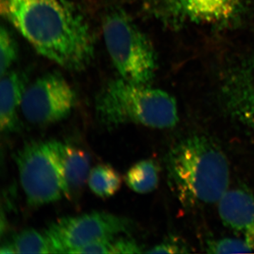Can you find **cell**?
<instances>
[{
    "label": "cell",
    "mask_w": 254,
    "mask_h": 254,
    "mask_svg": "<svg viewBox=\"0 0 254 254\" xmlns=\"http://www.w3.org/2000/svg\"><path fill=\"white\" fill-rule=\"evenodd\" d=\"M15 160L30 206H42L66 196V185L51 141L26 143Z\"/></svg>",
    "instance_id": "5"
},
{
    "label": "cell",
    "mask_w": 254,
    "mask_h": 254,
    "mask_svg": "<svg viewBox=\"0 0 254 254\" xmlns=\"http://www.w3.org/2000/svg\"><path fill=\"white\" fill-rule=\"evenodd\" d=\"M51 143L61 168L66 185V198H73L79 194L90 172V159L84 151L72 144L59 141Z\"/></svg>",
    "instance_id": "10"
},
{
    "label": "cell",
    "mask_w": 254,
    "mask_h": 254,
    "mask_svg": "<svg viewBox=\"0 0 254 254\" xmlns=\"http://www.w3.org/2000/svg\"><path fill=\"white\" fill-rule=\"evenodd\" d=\"M224 92L229 112L254 131V83L247 76H237L227 83Z\"/></svg>",
    "instance_id": "12"
},
{
    "label": "cell",
    "mask_w": 254,
    "mask_h": 254,
    "mask_svg": "<svg viewBox=\"0 0 254 254\" xmlns=\"http://www.w3.org/2000/svg\"><path fill=\"white\" fill-rule=\"evenodd\" d=\"M18 46L14 37L4 26L0 29V73L1 76L10 71L18 58Z\"/></svg>",
    "instance_id": "16"
},
{
    "label": "cell",
    "mask_w": 254,
    "mask_h": 254,
    "mask_svg": "<svg viewBox=\"0 0 254 254\" xmlns=\"http://www.w3.org/2000/svg\"><path fill=\"white\" fill-rule=\"evenodd\" d=\"M167 171L170 188L186 208L218 203L228 190L226 155L204 135H191L175 143L167 157Z\"/></svg>",
    "instance_id": "2"
},
{
    "label": "cell",
    "mask_w": 254,
    "mask_h": 254,
    "mask_svg": "<svg viewBox=\"0 0 254 254\" xmlns=\"http://www.w3.org/2000/svg\"><path fill=\"white\" fill-rule=\"evenodd\" d=\"M107 50L120 77L150 84L156 71L155 51L147 37L125 11L115 10L103 21Z\"/></svg>",
    "instance_id": "4"
},
{
    "label": "cell",
    "mask_w": 254,
    "mask_h": 254,
    "mask_svg": "<svg viewBox=\"0 0 254 254\" xmlns=\"http://www.w3.org/2000/svg\"><path fill=\"white\" fill-rule=\"evenodd\" d=\"M142 247L136 241L128 238H115L114 242L113 254H140Z\"/></svg>",
    "instance_id": "20"
},
{
    "label": "cell",
    "mask_w": 254,
    "mask_h": 254,
    "mask_svg": "<svg viewBox=\"0 0 254 254\" xmlns=\"http://www.w3.org/2000/svg\"><path fill=\"white\" fill-rule=\"evenodd\" d=\"M27 81L26 73L21 71L10 70L1 76L0 129L4 134L18 129L17 110L21 108Z\"/></svg>",
    "instance_id": "11"
},
{
    "label": "cell",
    "mask_w": 254,
    "mask_h": 254,
    "mask_svg": "<svg viewBox=\"0 0 254 254\" xmlns=\"http://www.w3.org/2000/svg\"><path fill=\"white\" fill-rule=\"evenodd\" d=\"M3 17L42 56L78 71L94 57L89 25L71 0H0Z\"/></svg>",
    "instance_id": "1"
},
{
    "label": "cell",
    "mask_w": 254,
    "mask_h": 254,
    "mask_svg": "<svg viewBox=\"0 0 254 254\" xmlns=\"http://www.w3.org/2000/svg\"><path fill=\"white\" fill-rule=\"evenodd\" d=\"M10 245L15 254H55L46 233L34 229L20 232Z\"/></svg>",
    "instance_id": "15"
},
{
    "label": "cell",
    "mask_w": 254,
    "mask_h": 254,
    "mask_svg": "<svg viewBox=\"0 0 254 254\" xmlns=\"http://www.w3.org/2000/svg\"><path fill=\"white\" fill-rule=\"evenodd\" d=\"M125 182L136 193L145 194L153 192L158 185V165L151 159L138 162L127 172Z\"/></svg>",
    "instance_id": "13"
},
{
    "label": "cell",
    "mask_w": 254,
    "mask_h": 254,
    "mask_svg": "<svg viewBox=\"0 0 254 254\" xmlns=\"http://www.w3.org/2000/svg\"><path fill=\"white\" fill-rule=\"evenodd\" d=\"M133 228L129 219L106 213H91L65 217L45 231L55 254H73L95 240L128 234Z\"/></svg>",
    "instance_id": "6"
},
{
    "label": "cell",
    "mask_w": 254,
    "mask_h": 254,
    "mask_svg": "<svg viewBox=\"0 0 254 254\" xmlns=\"http://www.w3.org/2000/svg\"><path fill=\"white\" fill-rule=\"evenodd\" d=\"M205 249L209 254L254 253L253 249L243 238L226 237L208 240Z\"/></svg>",
    "instance_id": "17"
},
{
    "label": "cell",
    "mask_w": 254,
    "mask_h": 254,
    "mask_svg": "<svg viewBox=\"0 0 254 254\" xmlns=\"http://www.w3.org/2000/svg\"><path fill=\"white\" fill-rule=\"evenodd\" d=\"M122 182L121 176L113 167L100 164L92 169L87 182L95 195L100 198H110L120 190Z\"/></svg>",
    "instance_id": "14"
},
{
    "label": "cell",
    "mask_w": 254,
    "mask_h": 254,
    "mask_svg": "<svg viewBox=\"0 0 254 254\" xmlns=\"http://www.w3.org/2000/svg\"><path fill=\"white\" fill-rule=\"evenodd\" d=\"M96 113L107 127L136 124L150 128H173L179 122L178 107L168 92L123 78L110 81L96 98Z\"/></svg>",
    "instance_id": "3"
},
{
    "label": "cell",
    "mask_w": 254,
    "mask_h": 254,
    "mask_svg": "<svg viewBox=\"0 0 254 254\" xmlns=\"http://www.w3.org/2000/svg\"><path fill=\"white\" fill-rule=\"evenodd\" d=\"M115 237H106L95 240L80 247L73 254H113Z\"/></svg>",
    "instance_id": "19"
},
{
    "label": "cell",
    "mask_w": 254,
    "mask_h": 254,
    "mask_svg": "<svg viewBox=\"0 0 254 254\" xmlns=\"http://www.w3.org/2000/svg\"><path fill=\"white\" fill-rule=\"evenodd\" d=\"M160 14L175 24H220L237 16L243 0H156Z\"/></svg>",
    "instance_id": "8"
},
{
    "label": "cell",
    "mask_w": 254,
    "mask_h": 254,
    "mask_svg": "<svg viewBox=\"0 0 254 254\" xmlns=\"http://www.w3.org/2000/svg\"><path fill=\"white\" fill-rule=\"evenodd\" d=\"M76 100L72 87L61 74L48 73L27 86L21 109L29 123L50 125L68 118Z\"/></svg>",
    "instance_id": "7"
},
{
    "label": "cell",
    "mask_w": 254,
    "mask_h": 254,
    "mask_svg": "<svg viewBox=\"0 0 254 254\" xmlns=\"http://www.w3.org/2000/svg\"><path fill=\"white\" fill-rule=\"evenodd\" d=\"M191 252L190 247L181 237L170 236L161 243L155 246L148 254H189Z\"/></svg>",
    "instance_id": "18"
},
{
    "label": "cell",
    "mask_w": 254,
    "mask_h": 254,
    "mask_svg": "<svg viewBox=\"0 0 254 254\" xmlns=\"http://www.w3.org/2000/svg\"><path fill=\"white\" fill-rule=\"evenodd\" d=\"M222 223L242 235L254 252V194L245 189L227 190L218 201Z\"/></svg>",
    "instance_id": "9"
}]
</instances>
